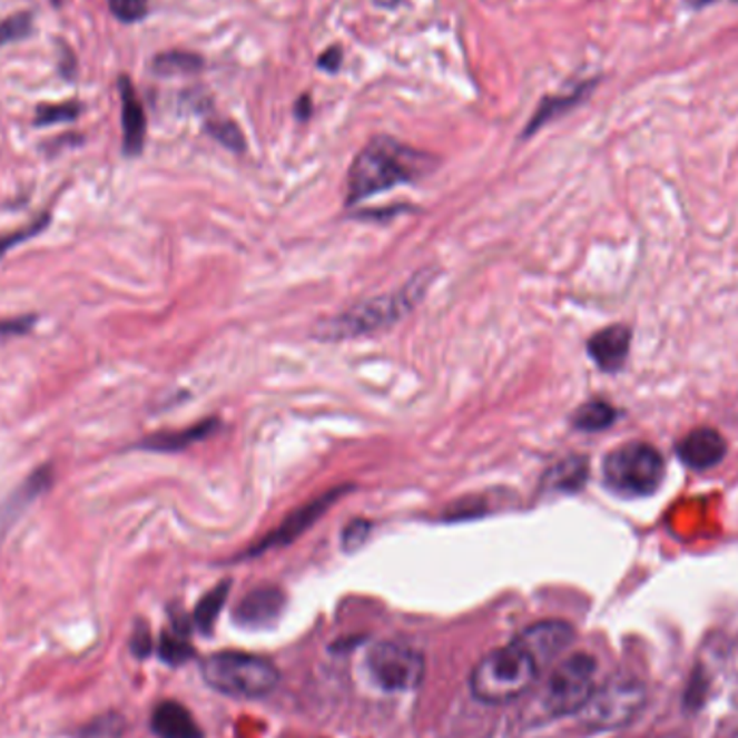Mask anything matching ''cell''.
<instances>
[{
    "instance_id": "cell-20",
    "label": "cell",
    "mask_w": 738,
    "mask_h": 738,
    "mask_svg": "<svg viewBox=\"0 0 738 738\" xmlns=\"http://www.w3.org/2000/svg\"><path fill=\"white\" fill-rule=\"evenodd\" d=\"M616 417H618V411L609 402L592 400L572 415V425L583 432H600V430H607L609 425H613Z\"/></svg>"
},
{
    "instance_id": "cell-6",
    "label": "cell",
    "mask_w": 738,
    "mask_h": 738,
    "mask_svg": "<svg viewBox=\"0 0 738 738\" xmlns=\"http://www.w3.org/2000/svg\"><path fill=\"white\" fill-rule=\"evenodd\" d=\"M643 703L646 687L633 676H616L600 689H594L592 698L579 710V715L588 728L609 732L629 726Z\"/></svg>"
},
{
    "instance_id": "cell-7",
    "label": "cell",
    "mask_w": 738,
    "mask_h": 738,
    "mask_svg": "<svg viewBox=\"0 0 738 738\" xmlns=\"http://www.w3.org/2000/svg\"><path fill=\"white\" fill-rule=\"evenodd\" d=\"M597 661L590 655H572L551 671L544 687V706L553 717L579 712L594 693Z\"/></svg>"
},
{
    "instance_id": "cell-22",
    "label": "cell",
    "mask_w": 738,
    "mask_h": 738,
    "mask_svg": "<svg viewBox=\"0 0 738 738\" xmlns=\"http://www.w3.org/2000/svg\"><path fill=\"white\" fill-rule=\"evenodd\" d=\"M206 130L210 132L211 139H216L223 147H227L232 151H238V154L245 151V135H243V130L236 121H232V119H208Z\"/></svg>"
},
{
    "instance_id": "cell-31",
    "label": "cell",
    "mask_w": 738,
    "mask_h": 738,
    "mask_svg": "<svg viewBox=\"0 0 738 738\" xmlns=\"http://www.w3.org/2000/svg\"><path fill=\"white\" fill-rule=\"evenodd\" d=\"M119 735H121V719L117 717L100 719L87 730V738H119Z\"/></svg>"
},
{
    "instance_id": "cell-27",
    "label": "cell",
    "mask_w": 738,
    "mask_h": 738,
    "mask_svg": "<svg viewBox=\"0 0 738 738\" xmlns=\"http://www.w3.org/2000/svg\"><path fill=\"white\" fill-rule=\"evenodd\" d=\"M108 7L112 11V16L124 24L141 22L149 11L147 0H108Z\"/></svg>"
},
{
    "instance_id": "cell-15",
    "label": "cell",
    "mask_w": 738,
    "mask_h": 738,
    "mask_svg": "<svg viewBox=\"0 0 738 738\" xmlns=\"http://www.w3.org/2000/svg\"><path fill=\"white\" fill-rule=\"evenodd\" d=\"M283 611V594L277 588H259L253 590L248 597L238 604L236 618L243 627L262 629L275 622Z\"/></svg>"
},
{
    "instance_id": "cell-2",
    "label": "cell",
    "mask_w": 738,
    "mask_h": 738,
    "mask_svg": "<svg viewBox=\"0 0 738 738\" xmlns=\"http://www.w3.org/2000/svg\"><path fill=\"white\" fill-rule=\"evenodd\" d=\"M432 279L434 270H420L402 289L365 301L342 316L331 317L317 324L314 337L326 342H342L385 331L415 309V305L430 289Z\"/></svg>"
},
{
    "instance_id": "cell-33",
    "label": "cell",
    "mask_w": 738,
    "mask_h": 738,
    "mask_svg": "<svg viewBox=\"0 0 738 738\" xmlns=\"http://www.w3.org/2000/svg\"><path fill=\"white\" fill-rule=\"evenodd\" d=\"M294 115L298 121H307L312 115H314V102H312V96L309 94H303L296 105H294Z\"/></svg>"
},
{
    "instance_id": "cell-29",
    "label": "cell",
    "mask_w": 738,
    "mask_h": 738,
    "mask_svg": "<svg viewBox=\"0 0 738 738\" xmlns=\"http://www.w3.org/2000/svg\"><path fill=\"white\" fill-rule=\"evenodd\" d=\"M37 322V316H22L16 319H4L0 322V342L9 340V337H18V335H27L33 324Z\"/></svg>"
},
{
    "instance_id": "cell-32",
    "label": "cell",
    "mask_w": 738,
    "mask_h": 738,
    "mask_svg": "<svg viewBox=\"0 0 738 738\" xmlns=\"http://www.w3.org/2000/svg\"><path fill=\"white\" fill-rule=\"evenodd\" d=\"M132 650H135L137 657H147V652L151 650V639H149V633L142 624L137 629L135 639H132Z\"/></svg>"
},
{
    "instance_id": "cell-26",
    "label": "cell",
    "mask_w": 738,
    "mask_h": 738,
    "mask_svg": "<svg viewBox=\"0 0 738 738\" xmlns=\"http://www.w3.org/2000/svg\"><path fill=\"white\" fill-rule=\"evenodd\" d=\"M193 657V648L179 633H165L160 639V659L169 666H179Z\"/></svg>"
},
{
    "instance_id": "cell-8",
    "label": "cell",
    "mask_w": 738,
    "mask_h": 738,
    "mask_svg": "<svg viewBox=\"0 0 738 738\" xmlns=\"http://www.w3.org/2000/svg\"><path fill=\"white\" fill-rule=\"evenodd\" d=\"M365 666L372 682L388 693H404L417 689L425 671L422 655L395 641L376 643L367 652Z\"/></svg>"
},
{
    "instance_id": "cell-19",
    "label": "cell",
    "mask_w": 738,
    "mask_h": 738,
    "mask_svg": "<svg viewBox=\"0 0 738 738\" xmlns=\"http://www.w3.org/2000/svg\"><path fill=\"white\" fill-rule=\"evenodd\" d=\"M206 61L201 55L186 52V50H169L160 52L151 61V70L158 76H190L204 70Z\"/></svg>"
},
{
    "instance_id": "cell-9",
    "label": "cell",
    "mask_w": 738,
    "mask_h": 738,
    "mask_svg": "<svg viewBox=\"0 0 738 738\" xmlns=\"http://www.w3.org/2000/svg\"><path fill=\"white\" fill-rule=\"evenodd\" d=\"M348 492V486H340V489H331L324 494L316 496L314 501L301 505L298 510H294L285 521H283L279 528L275 529L270 535H266L248 555H259L264 551H270V549H279V547H285V544H292L298 535H303L307 529L312 528L314 523H317L333 503H337L344 494Z\"/></svg>"
},
{
    "instance_id": "cell-1",
    "label": "cell",
    "mask_w": 738,
    "mask_h": 738,
    "mask_svg": "<svg viewBox=\"0 0 738 738\" xmlns=\"http://www.w3.org/2000/svg\"><path fill=\"white\" fill-rule=\"evenodd\" d=\"M436 158L406 142L381 135L367 142L348 171V204H358L402 184L432 174Z\"/></svg>"
},
{
    "instance_id": "cell-34",
    "label": "cell",
    "mask_w": 738,
    "mask_h": 738,
    "mask_svg": "<svg viewBox=\"0 0 738 738\" xmlns=\"http://www.w3.org/2000/svg\"><path fill=\"white\" fill-rule=\"evenodd\" d=\"M715 2H719V0H687V4H689L693 11H702V9L710 7V4H715Z\"/></svg>"
},
{
    "instance_id": "cell-16",
    "label": "cell",
    "mask_w": 738,
    "mask_h": 738,
    "mask_svg": "<svg viewBox=\"0 0 738 738\" xmlns=\"http://www.w3.org/2000/svg\"><path fill=\"white\" fill-rule=\"evenodd\" d=\"M151 730L158 738H204L193 715L177 702H163L151 715Z\"/></svg>"
},
{
    "instance_id": "cell-4",
    "label": "cell",
    "mask_w": 738,
    "mask_h": 738,
    "mask_svg": "<svg viewBox=\"0 0 738 738\" xmlns=\"http://www.w3.org/2000/svg\"><path fill=\"white\" fill-rule=\"evenodd\" d=\"M201 673L214 691L245 700L266 698L279 685V669L275 663L243 652L211 655L204 661Z\"/></svg>"
},
{
    "instance_id": "cell-35",
    "label": "cell",
    "mask_w": 738,
    "mask_h": 738,
    "mask_svg": "<svg viewBox=\"0 0 738 738\" xmlns=\"http://www.w3.org/2000/svg\"><path fill=\"white\" fill-rule=\"evenodd\" d=\"M374 4H378V7H383V9H397L404 0H372Z\"/></svg>"
},
{
    "instance_id": "cell-28",
    "label": "cell",
    "mask_w": 738,
    "mask_h": 738,
    "mask_svg": "<svg viewBox=\"0 0 738 738\" xmlns=\"http://www.w3.org/2000/svg\"><path fill=\"white\" fill-rule=\"evenodd\" d=\"M370 531H372V525L367 521H352L351 525L344 529V549L351 553L358 547H363Z\"/></svg>"
},
{
    "instance_id": "cell-11",
    "label": "cell",
    "mask_w": 738,
    "mask_h": 738,
    "mask_svg": "<svg viewBox=\"0 0 738 738\" xmlns=\"http://www.w3.org/2000/svg\"><path fill=\"white\" fill-rule=\"evenodd\" d=\"M117 89L121 98V149L128 158L139 156L145 147V135H147V117L142 108L139 94L132 85V80L124 73L117 78Z\"/></svg>"
},
{
    "instance_id": "cell-23",
    "label": "cell",
    "mask_w": 738,
    "mask_h": 738,
    "mask_svg": "<svg viewBox=\"0 0 738 738\" xmlns=\"http://www.w3.org/2000/svg\"><path fill=\"white\" fill-rule=\"evenodd\" d=\"M82 112V105L71 100V102H63V105H39L36 108V124L37 128L43 126H55V124H70L76 121Z\"/></svg>"
},
{
    "instance_id": "cell-18",
    "label": "cell",
    "mask_w": 738,
    "mask_h": 738,
    "mask_svg": "<svg viewBox=\"0 0 738 738\" xmlns=\"http://www.w3.org/2000/svg\"><path fill=\"white\" fill-rule=\"evenodd\" d=\"M588 482V460L565 457L547 473V489L555 492H579Z\"/></svg>"
},
{
    "instance_id": "cell-36",
    "label": "cell",
    "mask_w": 738,
    "mask_h": 738,
    "mask_svg": "<svg viewBox=\"0 0 738 738\" xmlns=\"http://www.w3.org/2000/svg\"><path fill=\"white\" fill-rule=\"evenodd\" d=\"M63 2H66V0H50V4H52V7H61Z\"/></svg>"
},
{
    "instance_id": "cell-14",
    "label": "cell",
    "mask_w": 738,
    "mask_h": 738,
    "mask_svg": "<svg viewBox=\"0 0 738 738\" xmlns=\"http://www.w3.org/2000/svg\"><path fill=\"white\" fill-rule=\"evenodd\" d=\"M631 351V331L627 326H607L588 342V352L602 372H618Z\"/></svg>"
},
{
    "instance_id": "cell-3",
    "label": "cell",
    "mask_w": 738,
    "mask_h": 738,
    "mask_svg": "<svg viewBox=\"0 0 738 738\" xmlns=\"http://www.w3.org/2000/svg\"><path fill=\"white\" fill-rule=\"evenodd\" d=\"M540 668L528 652L512 641L489 652L471 671V693L478 702L508 703L521 698L535 682Z\"/></svg>"
},
{
    "instance_id": "cell-13",
    "label": "cell",
    "mask_w": 738,
    "mask_h": 738,
    "mask_svg": "<svg viewBox=\"0 0 738 738\" xmlns=\"http://www.w3.org/2000/svg\"><path fill=\"white\" fill-rule=\"evenodd\" d=\"M726 439L712 427H698L678 443V456L696 471L717 466L726 457Z\"/></svg>"
},
{
    "instance_id": "cell-10",
    "label": "cell",
    "mask_w": 738,
    "mask_h": 738,
    "mask_svg": "<svg viewBox=\"0 0 738 738\" xmlns=\"http://www.w3.org/2000/svg\"><path fill=\"white\" fill-rule=\"evenodd\" d=\"M574 629L562 620H547L525 629L514 641L528 652L540 669L551 666L572 643Z\"/></svg>"
},
{
    "instance_id": "cell-25",
    "label": "cell",
    "mask_w": 738,
    "mask_h": 738,
    "mask_svg": "<svg viewBox=\"0 0 738 738\" xmlns=\"http://www.w3.org/2000/svg\"><path fill=\"white\" fill-rule=\"evenodd\" d=\"M50 220H52L50 211H43L39 218L31 220L29 225H24V227H20V229H16L13 234L0 236V257H2L4 253H9L11 248H16V246L22 245V243H27V240H31L33 236H39V234L48 227Z\"/></svg>"
},
{
    "instance_id": "cell-5",
    "label": "cell",
    "mask_w": 738,
    "mask_h": 738,
    "mask_svg": "<svg viewBox=\"0 0 738 738\" xmlns=\"http://www.w3.org/2000/svg\"><path fill=\"white\" fill-rule=\"evenodd\" d=\"M602 478L611 491L624 496H648L666 480V460L650 443H624L604 457Z\"/></svg>"
},
{
    "instance_id": "cell-37",
    "label": "cell",
    "mask_w": 738,
    "mask_h": 738,
    "mask_svg": "<svg viewBox=\"0 0 738 738\" xmlns=\"http://www.w3.org/2000/svg\"><path fill=\"white\" fill-rule=\"evenodd\" d=\"M735 2H738V0H735Z\"/></svg>"
},
{
    "instance_id": "cell-30",
    "label": "cell",
    "mask_w": 738,
    "mask_h": 738,
    "mask_svg": "<svg viewBox=\"0 0 738 738\" xmlns=\"http://www.w3.org/2000/svg\"><path fill=\"white\" fill-rule=\"evenodd\" d=\"M342 63H344L342 46H331L317 57L316 68L319 71H326V73H335V71H340Z\"/></svg>"
},
{
    "instance_id": "cell-24",
    "label": "cell",
    "mask_w": 738,
    "mask_h": 738,
    "mask_svg": "<svg viewBox=\"0 0 738 738\" xmlns=\"http://www.w3.org/2000/svg\"><path fill=\"white\" fill-rule=\"evenodd\" d=\"M33 33V13L20 11L0 22V48L13 41H22Z\"/></svg>"
},
{
    "instance_id": "cell-17",
    "label": "cell",
    "mask_w": 738,
    "mask_h": 738,
    "mask_svg": "<svg viewBox=\"0 0 738 738\" xmlns=\"http://www.w3.org/2000/svg\"><path fill=\"white\" fill-rule=\"evenodd\" d=\"M216 420H208V422L197 423L193 427L186 430H176V432H158L151 436H145L141 443H137L135 447L139 450H147V452H160V454H174V452H181L204 439H208L211 432L216 430Z\"/></svg>"
},
{
    "instance_id": "cell-12",
    "label": "cell",
    "mask_w": 738,
    "mask_h": 738,
    "mask_svg": "<svg viewBox=\"0 0 738 738\" xmlns=\"http://www.w3.org/2000/svg\"><path fill=\"white\" fill-rule=\"evenodd\" d=\"M600 78H588L581 80L577 87H572L565 94H558V96H547L540 100V105L535 108V112L529 119L528 128L523 130V139H531L540 128H544L547 124L555 121L558 117H562L565 112H570L572 108L583 105L594 91H597Z\"/></svg>"
},
{
    "instance_id": "cell-21",
    "label": "cell",
    "mask_w": 738,
    "mask_h": 738,
    "mask_svg": "<svg viewBox=\"0 0 738 738\" xmlns=\"http://www.w3.org/2000/svg\"><path fill=\"white\" fill-rule=\"evenodd\" d=\"M227 592H229V583L223 581L220 586H216L214 590H210L206 597L199 600L197 609H195V624L201 633H210L225 600H227Z\"/></svg>"
}]
</instances>
